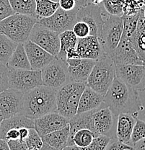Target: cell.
<instances>
[{
  "label": "cell",
  "mask_w": 145,
  "mask_h": 150,
  "mask_svg": "<svg viewBox=\"0 0 145 150\" xmlns=\"http://www.w3.org/2000/svg\"><path fill=\"white\" fill-rule=\"evenodd\" d=\"M135 150H145V137L133 145Z\"/></svg>",
  "instance_id": "cell-48"
},
{
  "label": "cell",
  "mask_w": 145,
  "mask_h": 150,
  "mask_svg": "<svg viewBox=\"0 0 145 150\" xmlns=\"http://www.w3.org/2000/svg\"><path fill=\"white\" fill-rule=\"evenodd\" d=\"M123 33L122 17L104 14V23L100 34L98 37L104 51L110 55L119 43Z\"/></svg>",
  "instance_id": "cell-6"
},
{
  "label": "cell",
  "mask_w": 145,
  "mask_h": 150,
  "mask_svg": "<svg viewBox=\"0 0 145 150\" xmlns=\"http://www.w3.org/2000/svg\"><path fill=\"white\" fill-rule=\"evenodd\" d=\"M103 103L116 115L130 113L138 117L139 112L143 110L138 92L116 76L104 95Z\"/></svg>",
  "instance_id": "cell-1"
},
{
  "label": "cell",
  "mask_w": 145,
  "mask_h": 150,
  "mask_svg": "<svg viewBox=\"0 0 145 150\" xmlns=\"http://www.w3.org/2000/svg\"><path fill=\"white\" fill-rule=\"evenodd\" d=\"M125 150H131V149H125Z\"/></svg>",
  "instance_id": "cell-60"
},
{
  "label": "cell",
  "mask_w": 145,
  "mask_h": 150,
  "mask_svg": "<svg viewBox=\"0 0 145 150\" xmlns=\"http://www.w3.org/2000/svg\"><path fill=\"white\" fill-rule=\"evenodd\" d=\"M9 69L6 65L0 64V93L9 88Z\"/></svg>",
  "instance_id": "cell-39"
},
{
  "label": "cell",
  "mask_w": 145,
  "mask_h": 150,
  "mask_svg": "<svg viewBox=\"0 0 145 150\" xmlns=\"http://www.w3.org/2000/svg\"><path fill=\"white\" fill-rule=\"evenodd\" d=\"M23 45L33 70L40 71L56 57L29 40Z\"/></svg>",
  "instance_id": "cell-18"
},
{
  "label": "cell",
  "mask_w": 145,
  "mask_h": 150,
  "mask_svg": "<svg viewBox=\"0 0 145 150\" xmlns=\"http://www.w3.org/2000/svg\"><path fill=\"white\" fill-rule=\"evenodd\" d=\"M0 125H1V123H0Z\"/></svg>",
  "instance_id": "cell-61"
},
{
  "label": "cell",
  "mask_w": 145,
  "mask_h": 150,
  "mask_svg": "<svg viewBox=\"0 0 145 150\" xmlns=\"http://www.w3.org/2000/svg\"><path fill=\"white\" fill-rule=\"evenodd\" d=\"M17 46L18 43L0 33V64H7Z\"/></svg>",
  "instance_id": "cell-29"
},
{
  "label": "cell",
  "mask_w": 145,
  "mask_h": 150,
  "mask_svg": "<svg viewBox=\"0 0 145 150\" xmlns=\"http://www.w3.org/2000/svg\"><path fill=\"white\" fill-rule=\"evenodd\" d=\"M9 87L25 93L43 84L41 71L35 70L9 69Z\"/></svg>",
  "instance_id": "cell-8"
},
{
  "label": "cell",
  "mask_w": 145,
  "mask_h": 150,
  "mask_svg": "<svg viewBox=\"0 0 145 150\" xmlns=\"http://www.w3.org/2000/svg\"><path fill=\"white\" fill-rule=\"evenodd\" d=\"M23 94L10 87L0 93V111L4 119L21 114Z\"/></svg>",
  "instance_id": "cell-14"
},
{
  "label": "cell",
  "mask_w": 145,
  "mask_h": 150,
  "mask_svg": "<svg viewBox=\"0 0 145 150\" xmlns=\"http://www.w3.org/2000/svg\"><path fill=\"white\" fill-rule=\"evenodd\" d=\"M145 137V121L136 118L134 126L132 130L131 141L132 146L139 141L141 140Z\"/></svg>",
  "instance_id": "cell-34"
},
{
  "label": "cell",
  "mask_w": 145,
  "mask_h": 150,
  "mask_svg": "<svg viewBox=\"0 0 145 150\" xmlns=\"http://www.w3.org/2000/svg\"><path fill=\"white\" fill-rule=\"evenodd\" d=\"M29 129L28 128L23 127L19 129V132H20V139L25 141L27 139V137L29 135Z\"/></svg>",
  "instance_id": "cell-45"
},
{
  "label": "cell",
  "mask_w": 145,
  "mask_h": 150,
  "mask_svg": "<svg viewBox=\"0 0 145 150\" xmlns=\"http://www.w3.org/2000/svg\"><path fill=\"white\" fill-rule=\"evenodd\" d=\"M6 66L9 69H32L23 43H18Z\"/></svg>",
  "instance_id": "cell-26"
},
{
  "label": "cell",
  "mask_w": 145,
  "mask_h": 150,
  "mask_svg": "<svg viewBox=\"0 0 145 150\" xmlns=\"http://www.w3.org/2000/svg\"><path fill=\"white\" fill-rule=\"evenodd\" d=\"M106 11L102 4L98 5L88 2L85 7H81L77 12V21H82L87 23L90 28V35L98 37L104 23V14Z\"/></svg>",
  "instance_id": "cell-12"
},
{
  "label": "cell",
  "mask_w": 145,
  "mask_h": 150,
  "mask_svg": "<svg viewBox=\"0 0 145 150\" xmlns=\"http://www.w3.org/2000/svg\"><path fill=\"white\" fill-rule=\"evenodd\" d=\"M96 110H93L88 112H81V113H77L74 116L71 117L70 119H69L70 132L66 146L73 145L72 142H71L73 136L79 129H87L93 133L94 127H93V115Z\"/></svg>",
  "instance_id": "cell-20"
},
{
  "label": "cell",
  "mask_w": 145,
  "mask_h": 150,
  "mask_svg": "<svg viewBox=\"0 0 145 150\" xmlns=\"http://www.w3.org/2000/svg\"><path fill=\"white\" fill-rule=\"evenodd\" d=\"M3 119H4V118H3V115H2V114H1V111H0V123L3 121Z\"/></svg>",
  "instance_id": "cell-55"
},
{
  "label": "cell",
  "mask_w": 145,
  "mask_h": 150,
  "mask_svg": "<svg viewBox=\"0 0 145 150\" xmlns=\"http://www.w3.org/2000/svg\"><path fill=\"white\" fill-rule=\"evenodd\" d=\"M137 117L130 113H120L117 118L116 138L123 143L131 146H132L131 137Z\"/></svg>",
  "instance_id": "cell-19"
},
{
  "label": "cell",
  "mask_w": 145,
  "mask_h": 150,
  "mask_svg": "<svg viewBox=\"0 0 145 150\" xmlns=\"http://www.w3.org/2000/svg\"><path fill=\"white\" fill-rule=\"evenodd\" d=\"M80 58L75 48H71L66 53V59H78Z\"/></svg>",
  "instance_id": "cell-46"
},
{
  "label": "cell",
  "mask_w": 145,
  "mask_h": 150,
  "mask_svg": "<svg viewBox=\"0 0 145 150\" xmlns=\"http://www.w3.org/2000/svg\"><path fill=\"white\" fill-rule=\"evenodd\" d=\"M28 40L41 47L51 55L54 56L58 55L60 49L59 34L38 22L34 25Z\"/></svg>",
  "instance_id": "cell-9"
},
{
  "label": "cell",
  "mask_w": 145,
  "mask_h": 150,
  "mask_svg": "<svg viewBox=\"0 0 145 150\" xmlns=\"http://www.w3.org/2000/svg\"><path fill=\"white\" fill-rule=\"evenodd\" d=\"M111 139L107 136L101 135L94 137L91 143L82 150H105Z\"/></svg>",
  "instance_id": "cell-35"
},
{
  "label": "cell",
  "mask_w": 145,
  "mask_h": 150,
  "mask_svg": "<svg viewBox=\"0 0 145 150\" xmlns=\"http://www.w3.org/2000/svg\"><path fill=\"white\" fill-rule=\"evenodd\" d=\"M69 132V124H67L62 129L43 136L41 139L43 143L47 144L51 147L57 150H62L67 144Z\"/></svg>",
  "instance_id": "cell-24"
},
{
  "label": "cell",
  "mask_w": 145,
  "mask_h": 150,
  "mask_svg": "<svg viewBox=\"0 0 145 150\" xmlns=\"http://www.w3.org/2000/svg\"><path fill=\"white\" fill-rule=\"evenodd\" d=\"M35 129L40 137L62 129L69 124V119L57 112H50L34 120Z\"/></svg>",
  "instance_id": "cell-17"
},
{
  "label": "cell",
  "mask_w": 145,
  "mask_h": 150,
  "mask_svg": "<svg viewBox=\"0 0 145 150\" xmlns=\"http://www.w3.org/2000/svg\"><path fill=\"white\" fill-rule=\"evenodd\" d=\"M76 51L81 59H89L98 61L108 56L104 51L98 37L93 35L78 38Z\"/></svg>",
  "instance_id": "cell-16"
},
{
  "label": "cell",
  "mask_w": 145,
  "mask_h": 150,
  "mask_svg": "<svg viewBox=\"0 0 145 150\" xmlns=\"http://www.w3.org/2000/svg\"><path fill=\"white\" fill-rule=\"evenodd\" d=\"M25 142L27 144L28 148H37L40 149L43 144V142L42 141L41 137L38 134L35 129H29V135L27 137Z\"/></svg>",
  "instance_id": "cell-36"
},
{
  "label": "cell",
  "mask_w": 145,
  "mask_h": 150,
  "mask_svg": "<svg viewBox=\"0 0 145 150\" xmlns=\"http://www.w3.org/2000/svg\"><path fill=\"white\" fill-rule=\"evenodd\" d=\"M103 0H89V2H91L92 4H96V5H98V4H101L103 2Z\"/></svg>",
  "instance_id": "cell-53"
},
{
  "label": "cell",
  "mask_w": 145,
  "mask_h": 150,
  "mask_svg": "<svg viewBox=\"0 0 145 150\" xmlns=\"http://www.w3.org/2000/svg\"><path fill=\"white\" fill-rule=\"evenodd\" d=\"M94 134L87 129L78 130L72 137V144L77 145L80 148L87 147L94 139Z\"/></svg>",
  "instance_id": "cell-32"
},
{
  "label": "cell",
  "mask_w": 145,
  "mask_h": 150,
  "mask_svg": "<svg viewBox=\"0 0 145 150\" xmlns=\"http://www.w3.org/2000/svg\"><path fill=\"white\" fill-rule=\"evenodd\" d=\"M25 127L28 129H35L34 120L25 116L23 114H18L9 118L3 119L0 125V139L4 140V136L11 129Z\"/></svg>",
  "instance_id": "cell-22"
},
{
  "label": "cell",
  "mask_w": 145,
  "mask_h": 150,
  "mask_svg": "<svg viewBox=\"0 0 145 150\" xmlns=\"http://www.w3.org/2000/svg\"><path fill=\"white\" fill-rule=\"evenodd\" d=\"M51 1H57V2H58L59 0H51Z\"/></svg>",
  "instance_id": "cell-59"
},
{
  "label": "cell",
  "mask_w": 145,
  "mask_h": 150,
  "mask_svg": "<svg viewBox=\"0 0 145 150\" xmlns=\"http://www.w3.org/2000/svg\"><path fill=\"white\" fill-rule=\"evenodd\" d=\"M86 84L70 82L57 90V112L70 119L77 114L78 105Z\"/></svg>",
  "instance_id": "cell-5"
},
{
  "label": "cell",
  "mask_w": 145,
  "mask_h": 150,
  "mask_svg": "<svg viewBox=\"0 0 145 150\" xmlns=\"http://www.w3.org/2000/svg\"><path fill=\"white\" fill-rule=\"evenodd\" d=\"M13 14L9 0H0V21Z\"/></svg>",
  "instance_id": "cell-41"
},
{
  "label": "cell",
  "mask_w": 145,
  "mask_h": 150,
  "mask_svg": "<svg viewBox=\"0 0 145 150\" xmlns=\"http://www.w3.org/2000/svg\"><path fill=\"white\" fill-rule=\"evenodd\" d=\"M58 3L59 7L66 11L72 10L76 7V2L74 0H59Z\"/></svg>",
  "instance_id": "cell-43"
},
{
  "label": "cell",
  "mask_w": 145,
  "mask_h": 150,
  "mask_svg": "<svg viewBox=\"0 0 145 150\" xmlns=\"http://www.w3.org/2000/svg\"><path fill=\"white\" fill-rule=\"evenodd\" d=\"M116 66V76L137 92L145 91V64Z\"/></svg>",
  "instance_id": "cell-13"
},
{
  "label": "cell",
  "mask_w": 145,
  "mask_h": 150,
  "mask_svg": "<svg viewBox=\"0 0 145 150\" xmlns=\"http://www.w3.org/2000/svg\"><path fill=\"white\" fill-rule=\"evenodd\" d=\"M76 2V7L78 8L85 7L89 2V0H74Z\"/></svg>",
  "instance_id": "cell-49"
},
{
  "label": "cell",
  "mask_w": 145,
  "mask_h": 150,
  "mask_svg": "<svg viewBox=\"0 0 145 150\" xmlns=\"http://www.w3.org/2000/svg\"><path fill=\"white\" fill-rule=\"evenodd\" d=\"M57 90L42 84L25 93L21 114L35 120L46 114L57 112Z\"/></svg>",
  "instance_id": "cell-2"
},
{
  "label": "cell",
  "mask_w": 145,
  "mask_h": 150,
  "mask_svg": "<svg viewBox=\"0 0 145 150\" xmlns=\"http://www.w3.org/2000/svg\"><path fill=\"white\" fill-rule=\"evenodd\" d=\"M72 31L78 38H83L90 35V28L87 23L82 21H77L73 26Z\"/></svg>",
  "instance_id": "cell-38"
},
{
  "label": "cell",
  "mask_w": 145,
  "mask_h": 150,
  "mask_svg": "<svg viewBox=\"0 0 145 150\" xmlns=\"http://www.w3.org/2000/svg\"><path fill=\"white\" fill-rule=\"evenodd\" d=\"M137 1H138L139 4H140L141 8L142 9L145 8V0H137Z\"/></svg>",
  "instance_id": "cell-54"
},
{
  "label": "cell",
  "mask_w": 145,
  "mask_h": 150,
  "mask_svg": "<svg viewBox=\"0 0 145 150\" xmlns=\"http://www.w3.org/2000/svg\"><path fill=\"white\" fill-rule=\"evenodd\" d=\"M117 118L118 115L113 113L103 103L93 115L94 137L104 135L110 139L116 138Z\"/></svg>",
  "instance_id": "cell-10"
},
{
  "label": "cell",
  "mask_w": 145,
  "mask_h": 150,
  "mask_svg": "<svg viewBox=\"0 0 145 150\" xmlns=\"http://www.w3.org/2000/svg\"><path fill=\"white\" fill-rule=\"evenodd\" d=\"M141 10L142 9L134 15H123V33L121 37L131 40L137 30V23L141 15Z\"/></svg>",
  "instance_id": "cell-31"
},
{
  "label": "cell",
  "mask_w": 145,
  "mask_h": 150,
  "mask_svg": "<svg viewBox=\"0 0 145 150\" xmlns=\"http://www.w3.org/2000/svg\"><path fill=\"white\" fill-rule=\"evenodd\" d=\"M115 77L116 66L111 57L108 55L97 61L87 78L86 85L104 96Z\"/></svg>",
  "instance_id": "cell-4"
},
{
  "label": "cell",
  "mask_w": 145,
  "mask_h": 150,
  "mask_svg": "<svg viewBox=\"0 0 145 150\" xmlns=\"http://www.w3.org/2000/svg\"><path fill=\"white\" fill-rule=\"evenodd\" d=\"M59 7V3L51 0H35V16L46 18L51 16Z\"/></svg>",
  "instance_id": "cell-28"
},
{
  "label": "cell",
  "mask_w": 145,
  "mask_h": 150,
  "mask_svg": "<svg viewBox=\"0 0 145 150\" xmlns=\"http://www.w3.org/2000/svg\"><path fill=\"white\" fill-rule=\"evenodd\" d=\"M62 150H82V148L79 147L77 145H69V146H66Z\"/></svg>",
  "instance_id": "cell-51"
},
{
  "label": "cell",
  "mask_w": 145,
  "mask_h": 150,
  "mask_svg": "<svg viewBox=\"0 0 145 150\" xmlns=\"http://www.w3.org/2000/svg\"><path fill=\"white\" fill-rule=\"evenodd\" d=\"M78 9L76 7L72 10L66 11L59 7L51 16L39 18L38 23L59 34L66 30H72L73 26L77 23L76 15Z\"/></svg>",
  "instance_id": "cell-11"
},
{
  "label": "cell",
  "mask_w": 145,
  "mask_h": 150,
  "mask_svg": "<svg viewBox=\"0 0 145 150\" xmlns=\"http://www.w3.org/2000/svg\"><path fill=\"white\" fill-rule=\"evenodd\" d=\"M28 150H40L38 149H37V148H28Z\"/></svg>",
  "instance_id": "cell-56"
},
{
  "label": "cell",
  "mask_w": 145,
  "mask_h": 150,
  "mask_svg": "<svg viewBox=\"0 0 145 150\" xmlns=\"http://www.w3.org/2000/svg\"><path fill=\"white\" fill-rule=\"evenodd\" d=\"M0 150H10L7 141L0 139Z\"/></svg>",
  "instance_id": "cell-50"
},
{
  "label": "cell",
  "mask_w": 145,
  "mask_h": 150,
  "mask_svg": "<svg viewBox=\"0 0 145 150\" xmlns=\"http://www.w3.org/2000/svg\"><path fill=\"white\" fill-rule=\"evenodd\" d=\"M38 18L32 15L15 13L0 21V33L17 43H23L28 40Z\"/></svg>",
  "instance_id": "cell-3"
},
{
  "label": "cell",
  "mask_w": 145,
  "mask_h": 150,
  "mask_svg": "<svg viewBox=\"0 0 145 150\" xmlns=\"http://www.w3.org/2000/svg\"><path fill=\"white\" fill-rule=\"evenodd\" d=\"M115 65L144 64L137 54L132 42L129 39L121 37L119 43L109 55Z\"/></svg>",
  "instance_id": "cell-15"
},
{
  "label": "cell",
  "mask_w": 145,
  "mask_h": 150,
  "mask_svg": "<svg viewBox=\"0 0 145 150\" xmlns=\"http://www.w3.org/2000/svg\"><path fill=\"white\" fill-rule=\"evenodd\" d=\"M130 40L139 57L145 64V18L143 16V9L139 18L137 30Z\"/></svg>",
  "instance_id": "cell-25"
},
{
  "label": "cell",
  "mask_w": 145,
  "mask_h": 150,
  "mask_svg": "<svg viewBox=\"0 0 145 150\" xmlns=\"http://www.w3.org/2000/svg\"><path fill=\"white\" fill-rule=\"evenodd\" d=\"M43 84L58 90L71 82L66 62L55 57L47 66L40 70Z\"/></svg>",
  "instance_id": "cell-7"
},
{
  "label": "cell",
  "mask_w": 145,
  "mask_h": 150,
  "mask_svg": "<svg viewBox=\"0 0 145 150\" xmlns=\"http://www.w3.org/2000/svg\"><path fill=\"white\" fill-rule=\"evenodd\" d=\"M104 96L86 85L79 99L77 113L96 110L103 105Z\"/></svg>",
  "instance_id": "cell-21"
},
{
  "label": "cell",
  "mask_w": 145,
  "mask_h": 150,
  "mask_svg": "<svg viewBox=\"0 0 145 150\" xmlns=\"http://www.w3.org/2000/svg\"><path fill=\"white\" fill-rule=\"evenodd\" d=\"M143 16H144V18H145V8L143 9Z\"/></svg>",
  "instance_id": "cell-57"
},
{
  "label": "cell",
  "mask_w": 145,
  "mask_h": 150,
  "mask_svg": "<svg viewBox=\"0 0 145 150\" xmlns=\"http://www.w3.org/2000/svg\"><path fill=\"white\" fill-rule=\"evenodd\" d=\"M60 40V49L56 57L66 62V53L71 48H75L78 38L72 30H66L59 34Z\"/></svg>",
  "instance_id": "cell-27"
},
{
  "label": "cell",
  "mask_w": 145,
  "mask_h": 150,
  "mask_svg": "<svg viewBox=\"0 0 145 150\" xmlns=\"http://www.w3.org/2000/svg\"><path fill=\"white\" fill-rule=\"evenodd\" d=\"M125 149H131L135 150L134 148L131 145H128L126 144L123 143L118 139L113 138L110 141L108 146H106L105 150H125Z\"/></svg>",
  "instance_id": "cell-40"
},
{
  "label": "cell",
  "mask_w": 145,
  "mask_h": 150,
  "mask_svg": "<svg viewBox=\"0 0 145 150\" xmlns=\"http://www.w3.org/2000/svg\"><path fill=\"white\" fill-rule=\"evenodd\" d=\"M40 150H57V149H54V148L51 147V146L48 145L47 144L43 143V146H42V147L40 148Z\"/></svg>",
  "instance_id": "cell-52"
},
{
  "label": "cell",
  "mask_w": 145,
  "mask_h": 150,
  "mask_svg": "<svg viewBox=\"0 0 145 150\" xmlns=\"http://www.w3.org/2000/svg\"><path fill=\"white\" fill-rule=\"evenodd\" d=\"M15 13L35 16V0H9Z\"/></svg>",
  "instance_id": "cell-30"
},
{
  "label": "cell",
  "mask_w": 145,
  "mask_h": 150,
  "mask_svg": "<svg viewBox=\"0 0 145 150\" xmlns=\"http://www.w3.org/2000/svg\"><path fill=\"white\" fill-rule=\"evenodd\" d=\"M82 61L81 58H78V59H66V62L67 64L68 67H76Z\"/></svg>",
  "instance_id": "cell-47"
},
{
  "label": "cell",
  "mask_w": 145,
  "mask_h": 150,
  "mask_svg": "<svg viewBox=\"0 0 145 150\" xmlns=\"http://www.w3.org/2000/svg\"><path fill=\"white\" fill-rule=\"evenodd\" d=\"M143 110H144V113H145V103H144V105H143Z\"/></svg>",
  "instance_id": "cell-58"
},
{
  "label": "cell",
  "mask_w": 145,
  "mask_h": 150,
  "mask_svg": "<svg viewBox=\"0 0 145 150\" xmlns=\"http://www.w3.org/2000/svg\"><path fill=\"white\" fill-rule=\"evenodd\" d=\"M10 150H28V146L25 141L20 139L15 140L7 141Z\"/></svg>",
  "instance_id": "cell-42"
},
{
  "label": "cell",
  "mask_w": 145,
  "mask_h": 150,
  "mask_svg": "<svg viewBox=\"0 0 145 150\" xmlns=\"http://www.w3.org/2000/svg\"><path fill=\"white\" fill-rule=\"evenodd\" d=\"M97 61L89 59H82L80 63L76 67H68V71L71 82L86 84L87 78Z\"/></svg>",
  "instance_id": "cell-23"
},
{
  "label": "cell",
  "mask_w": 145,
  "mask_h": 150,
  "mask_svg": "<svg viewBox=\"0 0 145 150\" xmlns=\"http://www.w3.org/2000/svg\"><path fill=\"white\" fill-rule=\"evenodd\" d=\"M20 139V132L19 129H11L8 130L4 136V140H15Z\"/></svg>",
  "instance_id": "cell-44"
},
{
  "label": "cell",
  "mask_w": 145,
  "mask_h": 150,
  "mask_svg": "<svg viewBox=\"0 0 145 150\" xmlns=\"http://www.w3.org/2000/svg\"><path fill=\"white\" fill-rule=\"evenodd\" d=\"M124 15H132L141 10V7L137 0H123Z\"/></svg>",
  "instance_id": "cell-37"
},
{
  "label": "cell",
  "mask_w": 145,
  "mask_h": 150,
  "mask_svg": "<svg viewBox=\"0 0 145 150\" xmlns=\"http://www.w3.org/2000/svg\"><path fill=\"white\" fill-rule=\"evenodd\" d=\"M101 4L109 15L118 17L124 15L123 0H103Z\"/></svg>",
  "instance_id": "cell-33"
}]
</instances>
